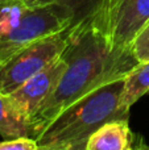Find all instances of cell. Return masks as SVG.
I'll return each mask as SVG.
<instances>
[{
	"mask_svg": "<svg viewBox=\"0 0 149 150\" xmlns=\"http://www.w3.org/2000/svg\"><path fill=\"white\" fill-rule=\"evenodd\" d=\"M67 29L70 40L61 54L67 67L55 90L32 117L34 138L67 105L100 86L126 78L140 65L131 49L111 46L90 20Z\"/></svg>",
	"mask_w": 149,
	"mask_h": 150,
	"instance_id": "6da1fadb",
	"label": "cell"
},
{
	"mask_svg": "<svg viewBox=\"0 0 149 150\" xmlns=\"http://www.w3.org/2000/svg\"><path fill=\"white\" fill-rule=\"evenodd\" d=\"M126 78L95 88L60 112L36 138L38 150H86L89 138L103 124L128 119L120 104Z\"/></svg>",
	"mask_w": 149,
	"mask_h": 150,
	"instance_id": "7a4b0ae2",
	"label": "cell"
},
{
	"mask_svg": "<svg viewBox=\"0 0 149 150\" xmlns=\"http://www.w3.org/2000/svg\"><path fill=\"white\" fill-rule=\"evenodd\" d=\"M148 20L149 0H103L90 23L111 46L131 49Z\"/></svg>",
	"mask_w": 149,
	"mask_h": 150,
	"instance_id": "3957f363",
	"label": "cell"
},
{
	"mask_svg": "<svg viewBox=\"0 0 149 150\" xmlns=\"http://www.w3.org/2000/svg\"><path fill=\"white\" fill-rule=\"evenodd\" d=\"M71 24L73 17L65 8L54 4H32L20 23L0 38V69L28 45L65 30Z\"/></svg>",
	"mask_w": 149,
	"mask_h": 150,
	"instance_id": "277c9868",
	"label": "cell"
},
{
	"mask_svg": "<svg viewBox=\"0 0 149 150\" xmlns=\"http://www.w3.org/2000/svg\"><path fill=\"white\" fill-rule=\"evenodd\" d=\"M69 29H65L37 40L20 50L0 69V92L5 95L13 92L33 75L58 59L69 45Z\"/></svg>",
	"mask_w": 149,
	"mask_h": 150,
	"instance_id": "5b68a950",
	"label": "cell"
},
{
	"mask_svg": "<svg viewBox=\"0 0 149 150\" xmlns=\"http://www.w3.org/2000/svg\"><path fill=\"white\" fill-rule=\"evenodd\" d=\"M67 67V62L61 55L48 67L28 79L17 90L8 93L16 108L32 121L40 107L52 95Z\"/></svg>",
	"mask_w": 149,
	"mask_h": 150,
	"instance_id": "8992f818",
	"label": "cell"
},
{
	"mask_svg": "<svg viewBox=\"0 0 149 150\" xmlns=\"http://www.w3.org/2000/svg\"><path fill=\"white\" fill-rule=\"evenodd\" d=\"M135 148L139 146L128 119H116L103 124L92 133L86 145V150H132Z\"/></svg>",
	"mask_w": 149,
	"mask_h": 150,
	"instance_id": "52a82bcc",
	"label": "cell"
},
{
	"mask_svg": "<svg viewBox=\"0 0 149 150\" xmlns=\"http://www.w3.org/2000/svg\"><path fill=\"white\" fill-rule=\"evenodd\" d=\"M0 136L3 140L16 137H33L32 121L23 115L11 98L0 92Z\"/></svg>",
	"mask_w": 149,
	"mask_h": 150,
	"instance_id": "ba28073f",
	"label": "cell"
},
{
	"mask_svg": "<svg viewBox=\"0 0 149 150\" xmlns=\"http://www.w3.org/2000/svg\"><path fill=\"white\" fill-rule=\"evenodd\" d=\"M147 92H149V61L140 63L126 76L120 99L121 107L131 108Z\"/></svg>",
	"mask_w": 149,
	"mask_h": 150,
	"instance_id": "9c48e42d",
	"label": "cell"
},
{
	"mask_svg": "<svg viewBox=\"0 0 149 150\" xmlns=\"http://www.w3.org/2000/svg\"><path fill=\"white\" fill-rule=\"evenodd\" d=\"M103 0H33L31 4L33 5H46L54 4L62 7L67 11L73 17L71 26H77L84 21L90 20L98 7Z\"/></svg>",
	"mask_w": 149,
	"mask_h": 150,
	"instance_id": "30bf717a",
	"label": "cell"
},
{
	"mask_svg": "<svg viewBox=\"0 0 149 150\" xmlns=\"http://www.w3.org/2000/svg\"><path fill=\"white\" fill-rule=\"evenodd\" d=\"M31 5L25 0H0V38L20 23Z\"/></svg>",
	"mask_w": 149,
	"mask_h": 150,
	"instance_id": "8fae6325",
	"label": "cell"
},
{
	"mask_svg": "<svg viewBox=\"0 0 149 150\" xmlns=\"http://www.w3.org/2000/svg\"><path fill=\"white\" fill-rule=\"evenodd\" d=\"M131 52L139 63H145L149 61V20L133 38Z\"/></svg>",
	"mask_w": 149,
	"mask_h": 150,
	"instance_id": "7c38bea8",
	"label": "cell"
},
{
	"mask_svg": "<svg viewBox=\"0 0 149 150\" xmlns=\"http://www.w3.org/2000/svg\"><path fill=\"white\" fill-rule=\"evenodd\" d=\"M0 150H38V144L33 137H16L0 141Z\"/></svg>",
	"mask_w": 149,
	"mask_h": 150,
	"instance_id": "4fadbf2b",
	"label": "cell"
},
{
	"mask_svg": "<svg viewBox=\"0 0 149 150\" xmlns=\"http://www.w3.org/2000/svg\"><path fill=\"white\" fill-rule=\"evenodd\" d=\"M25 1H28V3H29V4H31V3H32V1H33V0H25Z\"/></svg>",
	"mask_w": 149,
	"mask_h": 150,
	"instance_id": "5bb4252c",
	"label": "cell"
}]
</instances>
